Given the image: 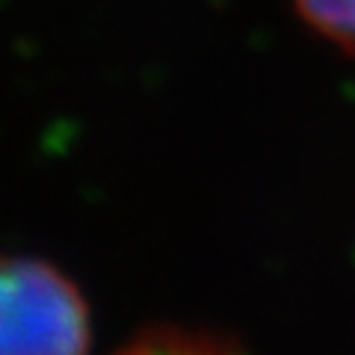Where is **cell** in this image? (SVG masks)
I'll list each match as a JSON object with an SVG mask.
<instances>
[{"instance_id": "obj_1", "label": "cell", "mask_w": 355, "mask_h": 355, "mask_svg": "<svg viewBox=\"0 0 355 355\" xmlns=\"http://www.w3.org/2000/svg\"><path fill=\"white\" fill-rule=\"evenodd\" d=\"M89 305L69 275L39 258H0V355H89Z\"/></svg>"}, {"instance_id": "obj_2", "label": "cell", "mask_w": 355, "mask_h": 355, "mask_svg": "<svg viewBox=\"0 0 355 355\" xmlns=\"http://www.w3.org/2000/svg\"><path fill=\"white\" fill-rule=\"evenodd\" d=\"M116 355H237V349L228 340L214 338L207 331L157 329L130 340Z\"/></svg>"}, {"instance_id": "obj_3", "label": "cell", "mask_w": 355, "mask_h": 355, "mask_svg": "<svg viewBox=\"0 0 355 355\" xmlns=\"http://www.w3.org/2000/svg\"><path fill=\"white\" fill-rule=\"evenodd\" d=\"M296 6L320 36L355 53V0H296Z\"/></svg>"}]
</instances>
